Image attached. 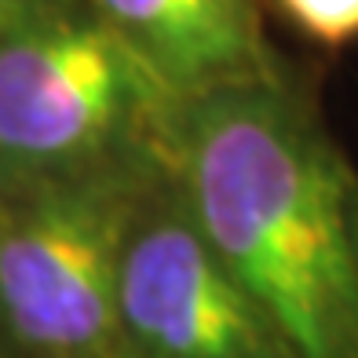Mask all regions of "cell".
Returning <instances> with one entry per match:
<instances>
[{"label": "cell", "mask_w": 358, "mask_h": 358, "mask_svg": "<svg viewBox=\"0 0 358 358\" xmlns=\"http://www.w3.org/2000/svg\"><path fill=\"white\" fill-rule=\"evenodd\" d=\"M176 95L88 0L0 11V198L113 169L176 172Z\"/></svg>", "instance_id": "cell-2"}, {"label": "cell", "mask_w": 358, "mask_h": 358, "mask_svg": "<svg viewBox=\"0 0 358 358\" xmlns=\"http://www.w3.org/2000/svg\"><path fill=\"white\" fill-rule=\"evenodd\" d=\"M351 231H355V249H358V183H355V198H351Z\"/></svg>", "instance_id": "cell-7"}, {"label": "cell", "mask_w": 358, "mask_h": 358, "mask_svg": "<svg viewBox=\"0 0 358 358\" xmlns=\"http://www.w3.org/2000/svg\"><path fill=\"white\" fill-rule=\"evenodd\" d=\"M307 41L344 48L358 41V0H274Z\"/></svg>", "instance_id": "cell-6"}, {"label": "cell", "mask_w": 358, "mask_h": 358, "mask_svg": "<svg viewBox=\"0 0 358 358\" xmlns=\"http://www.w3.org/2000/svg\"><path fill=\"white\" fill-rule=\"evenodd\" d=\"M355 183L282 70L183 99L179 198L296 358H358Z\"/></svg>", "instance_id": "cell-1"}, {"label": "cell", "mask_w": 358, "mask_h": 358, "mask_svg": "<svg viewBox=\"0 0 358 358\" xmlns=\"http://www.w3.org/2000/svg\"><path fill=\"white\" fill-rule=\"evenodd\" d=\"M124 358H296L194 227L176 179L146 205L117 285Z\"/></svg>", "instance_id": "cell-4"}, {"label": "cell", "mask_w": 358, "mask_h": 358, "mask_svg": "<svg viewBox=\"0 0 358 358\" xmlns=\"http://www.w3.org/2000/svg\"><path fill=\"white\" fill-rule=\"evenodd\" d=\"M172 179L113 169L0 198V329L37 358H124L121 264Z\"/></svg>", "instance_id": "cell-3"}, {"label": "cell", "mask_w": 358, "mask_h": 358, "mask_svg": "<svg viewBox=\"0 0 358 358\" xmlns=\"http://www.w3.org/2000/svg\"><path fill=\"white\" fill-rule=\"evenodd\" d=\"M176 95L278 70L259 0H88Z\"/></svg>", "instance_id": "cell-5"}]
</instances>
